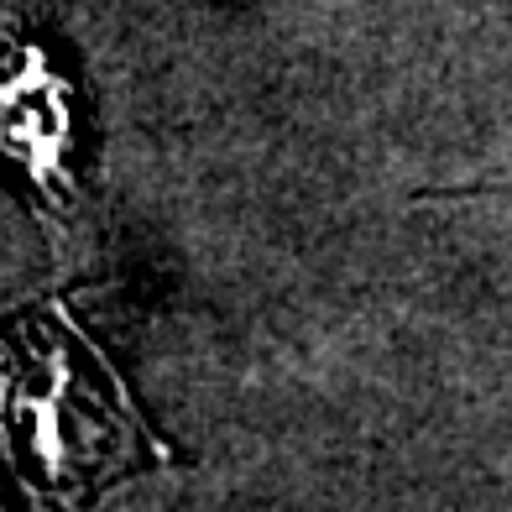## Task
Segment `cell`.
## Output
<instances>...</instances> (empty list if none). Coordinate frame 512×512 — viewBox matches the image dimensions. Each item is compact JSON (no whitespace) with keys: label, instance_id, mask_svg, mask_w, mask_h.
Masks as SVG:
<instances>
[{"label":"cell","instance_id":"cell-1","mask_svg":"<svg viewBox=\"0 0 512 512\" xmlns=\"http://www.w3.org/2000/svg\"><path fill=\"white\" fill-rule=\"evenodd\" d=\"M0 460L32 512H89L105 486L178 450L131 403L68 298L0 319Z\"/></svg>","mask_w":512,"mask_h":512},{"label":"cell","instance_id":"cell-2","mask_svg":"<svg viewBox=\"0 0 512 512\" xmlns=\"http://www.w3.org/2000/svg\"><path fill=\"white\" fill-rule=\"evenodd\" d=\"M0 157L27 178L53 236H74L84 215L74 84L37 37L27 0H0Z\"/></svg>","mask_w":512,"mask_h":512}]
</instances>
